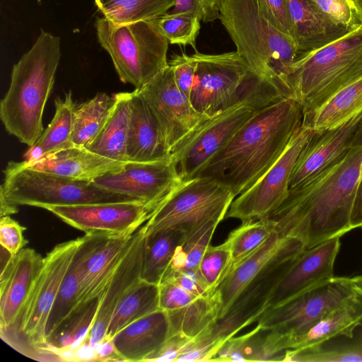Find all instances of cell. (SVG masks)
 <instances>
[{
  "mask_svg": "<svg viewBox=\"0 0 362 362\" xmlns=\"http://www.w3.org/2000/svg\"><path fill=\"white\" fill-rule=\"evenodd\" d=\"M362 177V146L337 161L288 197L269 216L281 238L299 240L305 249L352 230L351 214Z\"/></svg>",
  "mask_w": 362,
  "mask_h": 362,
  "instance_id": "6da1fadb",
  "label": "cell"
},
{
  "mask_svg": "<svg viewBox=\"0 0 362 362\" xmlns=\"http://www.w3.org/2000/svg\"><path fill=\"white\" fill-rule=\"evenodd\" d=\"M303 119L302 107L292 98L256 110L196 177L214 179L236 197L279 159Z\"/></svg>",
  "mask_w": 362,
  "mask_h": 362,
  "instance_id": "7a4b0ae2",
  "label": "cell"
},
{
  "mask_svg": "<svg viewBox=\"0 0 362 362\" xmlns=\"http://www.w3.org/2000/svg\"><path fill=\"white\" fill-rule=\"evenodd\" d=\"M61 55L60 38L42 29L33 47L13 66L0 103V118L6 130L28 146L43 132V112Z\"/></svg>",
  "mask_w": 362,
  "mask_h": 362,
  "instance_id": "3957f363",
  "label": "cell"
},
{
  "mask_svg": "<svg viewBox=\"0 0 362 362\" xmlns=\"http://www.w3.org/2000/svg\"><path fill=\"white\" fill-rule=\"evenodd\" d=\"M219 20L249 68L290 98L284 78L298 57L297 47L269 21L258 0H222Z\"/></svg>",
  "mask_w": 362,
  "mask_h": 362,
  "instance_id": "277c9868",
  "label": "cell"
},
{
  "mask_svg": "<svg viewBox=\"0 0 362 362\" xmlns=\"http://www.w3.org/2000/svg\"><path fill=\"white\" fill-rule=\"evenodd\" d=\"M192 55L196 70L189 100L201 114L211 117L241 105L257 110L288 98L255 74L237 51Z\"/></svg>",
  "mask_w": 362,
  "mask_h": 362,
  "instance_id": "5b68a950",
  "label": "cell"
},
{
  "mask_svg": "<svg viewBox=\"0 0 362 362\" xmlns=\"http://www.w3.org/2000/svg\"><path fill=\"white\" fill-rule=\"evenodd\" d=\"M362 76V24L318 49L299 56L284 84L303 117L341 88Z\"/></svg>",
  "mask_w": 362,
  "mask_h": 362,
  "instance_id": "8992f818",
  "label": "cell"
},
{
  "mask_svg": "<svg viewBox=\"0 0 362 362\" xmlns=\"http://www.w3.org/2000/svg\"><path fill=\"white\" fill-rule=\"evenodd\" d=\"M83 237L54 246L43 259L27 299L13 325L0 332L1 338L27 357L59 361L49 349L46 326L57 293Z\"/></svg>",
  "mask_w": 362,
  "mask_h": 362,
  "instance_id": "52a82bcc",
  "label": "cell"
},
{
  "mask_svg": "<svg viewBox=\"0 0 362 362\" xmlns=\"http://www.w3.org/2000/svg\"><path fill=\"white\" fill-rule=\"evenodd\" d=\"M0 187V216L18 211V206H49L138 200L80 180L35 170L23 161H10ZM140 201V200H139Z\"/></svg>",
  "mask_w": 362,
  "mask_h": 362,
  "instance_id": "ba28073f",
  "label": "cell"
},
{
  "mask_svg": "<svg viewBox=\"0 0 362 362\" xmlns=\"http://www.w3.org/2000/svg\"><path fill=\"white\" fill-rule=\"evenodd\" d=\"M94 26L122 83L140 89L168 66L169 42L150 21L118 25L103 17Z\"/></svg>",
  "mask_w": 362,
  "mask_h": 362,
  "instance_id": "9c48e42d",
  "label": "cell"
},
{
  "mask_svg": "<svg viewBox=\"0 0 362 362\" xmlns=\"http://www.w3.org/2000/svg\"><path fill=\"white\" fill-rule=\"evenodd\" d=\"M305 249L299 240L284 238L280 249L269 264L238 295L223 317L193 339V346L212 358L226 340L257 322L267 308L275 286Z\"/></svg>",
  "mask_w": 362,
  "mask_h": 362,
  "instance_id": "30bf717a",
  "label": "cell"
},
{
  "mask_svg": "<svg viewBox=\"0 0 362 362\" xmlns=\"http://www.w3.org/2000/svg\"><path fill=\"white\" fill-rule=\"evenodd\" d=\"M235 197L229 187L211 177H197L182 182L144 223L146 235L170 228L186 231L214 218L225 219Z\"/></svg>",
  "mask_w": 362,
  "mask_h": 362,
  "instance_id": "8fae6325",
  "label": "cell"
},
{
  "mask_svg": "<svg viewBox=\"0 0 362 362\" xmlns=\"http://www.w3.org/2000/svg\"><path fill=\"white\" fill-rule=\"evenodd\" d=\"M356 293L351 278L334 276L279 305L267 308L257 322L283 341L304 333Z\"/></svg>",
  "mask_w": 362,
  "mask_h": 362,
  "instance_id": "7c38bea8",
  "label": "cell"
},
{
  "mask_svg": "<svg viewBox=\"0 0 362 362\" xmlns=\"http://www.w3.org/2000/svg\"><path fill=\"white\" fill-rule=\"evenodd\" d=\"M316 132L302 124L273 165L252 187L235 197L225 218H236L242 223L268 218L288 197L297 159Z\"/></svg>",
  "mask_w": 362,
  "mask_h": 362,
  "instance_id": "4fadbf2b",
  "label": "cell"
},
{
  "mask_svg": "<svg viewBox=\"0 0 362 362\" xmlns=\"http://www.w3.org/2000/svg\"><path fill=\"white\" fill-rule=\"evenodd\" d=\"M256 110L248 105H237L198 125L171 153L181 182L195 178Z\"/></svg>",
  "mask_w": 362,
  "mask_h": 362,
  "instance_id": "5bb4252c",
  "label": "cell"
},
{
  "mask_svg": "<svg viewBox=\"0 0 362 362\" xmlns=\"http://www.w3.org/2000/svg\"><path fill=\"white\" fill-rule=\"evenodd\" d=\"M85 234L122 235L134 233L156 208L139 200L54 206L46 209Z\"/></svg>",
  "mask_w": 362,
  "mask_h": 362,
  "instance_id": "9a60e30c",
  "label": "cell"
},
{
  "mask_svg": "<svg viewBox=\"0 0 362 362\" xmlns=\"http://www.w3.org/2000/svg\"><path fill=\"white\" fill-rule=\"evenodd\" d=\"M136 90L155 115L171 153L198 125L210 117L197 111L179 90L169 65Z\"/></svg>",
  "mask_w": 362,
  "mask_h": 362,
  "instance_id": "2e32d148",
  "label": "cell"
},
{
  "mask_svg": "<svg viewBox=\"0 0 362 362\" xmlns=\"http://www.w3.org/2000/svg\"><path fill=\"white\" fill-rule=\"evenodd\" d=\"M100 187L156 207L182 183L171 158L151 162L127 161L122 170L93 180Z\"/></svg>",
  "mask_w": 362,
  "mask_h": 362,
  "instance_id": "e0dca14e",
  "label": "cell"
},
{
  "mask_svg": "<svg viewBox=\"0 0 362 362\" xmlns=\"http://www.w3.org/2000/svg\"><path fill=\"white\" fill-rule=\"evenodd\" d=\"M144 225L135 231L128 251L103 294L93 325L77 351L75 361H94V347L103 340L117 305L141 279L146 240Z\"/></svg>",
  "mask_w": 362,
  "mask_h": 362,
  "instance_id": "ac0fdd59",
  "label": "cell"
},
{
  "mask_svg": "<svg viewBox=\"0 0 362 362\" xmlns=\"http://www.w3.org/2000/svg\"><path fill=\"white\" fill-rule=\"evenodd\" d=\"M339 239L337 236L302 251L275 286L267 308L279 305L333 278Z\"/></svg>",
  "mask_w": 362,
  "mask_h": 362,
  "instance_id": "d6986e66",
  "label": "cell"
},
{
  "mask_svg": "<svg viewBox=\"0 0 362 362\" xmlns=\"http://www.w3.org/2000/svg\"><path fill=\"white\" fill-rule=\"evenodd\" d=\"M361 122L362 111L339 126L317 131L297 159L289 190L300 187L346 154L352 148L355 133Z\"/></svg>",
  "mask_w": 362,
  "mask_h": 362,
  "instance_id": "ffe728a7",
  "label": "cell"
},
{
  "mask_svg": "<svg viewBox=\"0 0 362 362\" xmlns=\"http://www.w3.org/2000/svg\"><path fill=\"white\" fill-rule=\"evenodd\" d=\"M134 233L122 235L86 234L88 245L81 271L82 298L78 309L95 298H101L128 251Z\"/></svg>",
  "mask_w": 362,
  "mask_h": 362,
  "instance_id": "44dd1931",
  "label": "cell"
},
{
  "mask_svg": "<svg viewBox=\"0 0 362 362\" xmlns=\"http://www.w3.org/2000/svg\"><path fill=\"white\" fill-rule=\"evenodd\" d=\"M39 253L23 248L13 255L0 275V332L16 321L43 264Z\"/></svg>",
  "mask_w": 362,
  "mask_h": 362,
  "instance_id": "7402d4cb",
  "label": "cell"
},
{
  "mask_svg": "<svg viewBox=\"0 0 362 362\" xmlns=\"http://www.w3.org/2000/svg\"><path fill=\"white\" fill-rule=\"evenodd\" d=\"M171 158L159 123L136 89L131 92L127 160L151 162Z\"/></svg>",
  "mask_w": 362,
  "mask_h": 362,
  "instance_id": "603a6c76",
  "label": "cell"
},
{
  "mask_svg": "<svg viewBox=\"0 0 362 362\" xmlns=\"http://www.w3.org/2000/svg\"><path fill=\"white\" fill-rule=\"evenodd\" d=\"M125 163L107 158L86 147L76 145L49 153L32 163L25 162L35 170L90 181L122 170Z\"/></svg>",
  "mask_w": 362,
  "mask_h": 362,
  "instance_id": "cb8c5ba5",
  "label": "cell"
},
{
  "mask_svg": "<svg viewBox=\"0 0 362 362\" xmlns=\"http://www.w3.org/2000/svg\"><path fill=\"white\" fill-rule=\"evenodd\" d=\"M362 322V295L356 292L335 307L304 333L281 341L284 351L320 346L337 337L353 338Z\"/></svg>",
  "mask_w": 362,
  "mask_h": 362,
  "instance_id": "d4e9b609",
  "label": "cell"
},
{
  "mask_svg": "<svg viewBox=\"0 0 362 362\" xmlns=\"http://www.w3.org/2000/svg\"><path fill=\"white\" fill-rule=\"evenodd\" d=\"M170 334L168 314L158 309L126 326L112 340L124 361H145Z\"/></svg>",
  "mask_w": 362,
  "mask_h": 362,
  "instance_id": "484cf974",
  "label": "cell"
},
{
  "mask_svg": "<svg viewBox=\"0 0 362 362\" xmlns=\"http://www.w3.org/2000/svg\"><path fill=\"white\" fill-rule=\"evenodd\" d=\"M286 1L291 23V37L296 45L298 57L323 47L354 29L329 22L309 0Z\"/></svg>",
  "mask_w": 362,
  "mask_h": 362,
  "instance_id": "4316f807",
  "label": "cell"
},
{
  "mask_svg": "<svg viewBox=\"0 0 362 362\" xmlns=\"http://www.w3.org/2000/svg\"><path fill=\"white\" fill-rule=\"evenodd\" d=\"M284 241L274 230L267 240L241 262L219 284L214 291L221 303L218 319L223 317L243 289L269 264Z\"/></svg>",
  "mask_w": 362,
  "mask_h": 362,
  "instance_id": "83f0119b",
  "label": "cell"
},
{
  "mask_svg": "<svg viewBox=\"0 0 362 362\" xmlns=\"http://www.w3.org/2000/svg\"><path fill=\"white\" fill-rule=\"evenodd\" d=\"M114 94L115 103L109 118L98 136L86 148L102 156L125 163L127 161L131 92Z\"/></svg>",
  "mask_w": 362,
  "mask_h": 362,
  "instance_id": "f1b7e54d",
  "label": "cell"
},
{
  "mask_svg": "<svg viewBox=\"0 0 362 362\" xmlns=\"http://www.w3.org/2000/svg\"><path fill=\"white\" fill-rule=\"evenodd\" d=\"M362 111V76L339 89L322 105L304 116L302 124L316 131L330 129Z\"/></svg>",
  "mask_w": 362,
  "mask_h": 362,
  "instance_id": "f546056e",
  "label": "cell"
},
{
  "mask_svg": "<svg viewBox=\"0 0 362 362\" xmlns=\"http://www.w3.org/2000/svg\"><path fill=\"white\" fill-rule=\"evenodd\" d=\"M75 104L71 91L54 100L52 119L38 139L24 153V161L32 163L44 156L74 145L72 143L73 115Z\"/></svg>",
  "mask_w": 362,
  "mask_h": 362,
  "instance_id": "4dcf8cb0",
  "label": "cell"
},
{
  "mask_svg": "<svg viewBox=\"0 0 362 362\" xmlns=\"http://www.w3.org/2000/svg\"><path fill=\"white\" fill-rule=\"evenodd\" d=\"M85 234L57 293L46 326L47 339L79 308L82 298L81 271L88 250Z\"/></svg>",
  "mask_w": 362,
  "mask_h": 362,
  "instance_id": "1f68e13d",
  "label": "cell"
},
{
  "mask_svg": "<svg viewBox=\"0 0 362 362\" xmlns=\"http://www.w3.org/2000/svg\"><path fill=\"white\" fill-rule=\"evenodd\" d=\"M99 305L100 298L87 303L47 339L49 349L59 361H74L77 351L93 325Z\"/></svg>",
  "mask_w": 362,
  "mask_h": 362,
  "instance_id": "d6a6232c",
  "label": "cell"
},
{
  "mask_svg": "<svg viewBox=\"0 0 362 362\" xmlns=\"http://www.w3.org/2000/svg\"><path fill=\"white\" fill-rule=\"evenodd\" d=\"M158 309V285L141 279L117 305L103 340H112L124 327Z\"/></svg>",
  "mask_w": 362,
  "mask_h": 362,
  "instance_id": "836d02e7",
  "label": "cell"
},
{
  "mask_svg": "<svg viewBox=\"0 0 362 362\" xmlns=\"http://www.w3.org/2000/svg\"><path fill=\"white\" fill-rule=\"evenodd\" d=\"M185 230L178 228L159 230L146 235L141 279L159 285L165 276Z\"/></svg>",
  "mask_w": 362,
  "mask_h": 362,
  "instance_id": "e575fe53",
  "label": "cell"
},
{
  "mask_svg": "<svg viewBox=\"0 0 362 362\" xmlns=\"http://www.w3.org/2000/svg\"><path fill=\"white\" fill-rule=\"evenodd\" d=\"M221 303L218 293L198 297L187 306L167 313L170 334L194 339L209 329L219 317Z\"/></svg>",
  "mask_w": 362,
  "mask_h": 362,
  "instance_id": "d590c367",
  "label": "cell"
},
{
  "mask_svg": "<svg viewBox=\"0 0 362 362\" xmlns=\"http://www.w3.org/2000/svg\"><path fill=\"white\" fill-rule=\"evenodd\" d=\"M115 103V94L99 93L91 99L75 105L73 115L72 143L88 146L101 131Z\"/></svg>",
  "mask_w": 362,
  "mask_h": 362,
  "instance_id": "8d00e7d4",
  "label": "cell"
},
{
  "mask_svg": "<svg viewBox=\"0 0 362 362\" xmlns=\"http://www.w3.org/2000/svg\"><path fill=\"white\" fill-rule=\"evenodd\" d=\"M175 4V0H95L104 18L118 25L156 18L168 13Z\"/></svg>",
  "mask_w": 362,
  "mask_h": 362,
  "instance_id": "74e56055",
  "label": "cell"
},
{
  "mask_svg": "<svg viewBox=\"0 0 362 362\" xmlns=\"http://www.w3.org/2000/svg\"><path fill=\"white\" fill-rule=\"evenodd\" d=\"M223 219L221 217L214 218L185 231L184 238L175 252L165 276L178 272L197 270L216 228Z\"/></svg>",
  "mask_w": 362,
  "mask_h": 362,
  "instance_id": "f35d334b",
  "label": "cell"
},
{
  "mask_svg": "<svg viewBox=\"0 0 362 362\" xmlns=\"http://www.w3.org/2000/svg\"><path fill=\"white\" fill-rule=\"evenodd\" d=\"M274 230L273 221L266 218L242 223L241 226L231 231L224 242L229 248L231 255L228 274L255 252Z\"/></svg>",
  "mask_w": 362,
  "mask_h": 362,
  "instance_id": "ab89813d",
  "label": "cell"
},
{
  "mask_svg": "<svg viewBox=\"0 0 362 362\" xmlns=\"http://www.w3.org/2000/svg\"><path fill=\"white\" fill-rule=\"evenodd\" d=\"M258 325L247 334L230 337L218 349L213 361H264V341L267 334Z\"/></svg>",
  "mask_w": 362,
  "mask_h": 362,
  "instance_id": "60d3db41",
  "label": "cell"
},
{
  "mask_svg": "<svg viewBox=\"0 0 362 362\" xmlns=\"http://www.w3.org/2000/svg\"><path fill=\"white\" fill-rule=\"evenodd\" d=\"M149 21L169 43L190 45L197 51L196 40L201 28V20L195 14L167 13Z\"/></svg>",
  "mask_w": 362,
  "mask_h": 362,
  "instance_id": "b9f144b4",
  "label": "cell"
},
{
  "mask_svg": "<svg viewBox=\"0 0 362 362\" xmlns=\"http://www.w3.org/2000/svg\"><path fill=\"white\" fill-rule=\"evenodd\" d=\"M282 361L362 362V339L335 346L322 344L303 350H286Z\"/></svg>",
  "mask_w": 362,
  "mask_h": 362,
  "instance_id": "7bdbcfd3",
  "label": "cell"
},
{
  "mask_svg": "<svg viewBox=\"0 0 362 362\" xmlns=\"http://www.w3.org/2000/svg\"><path fill=\"white\" fill-rule=\"evenodd\" d=\"M231 262L230 252L225 243L209 245L197 268L202 281L211 293L227 276Z\"/></svg>",
  "mask_w": 362,
  "mask_h": 362,
  "instance_id": "ee69618b",
  "label": "cell"
},
{
  "mask_svg": "<svg viewBox=\"0 0 362 362\" xmlns=\"http://www.w3.org/2000/svg\"><path fill=\"white\" fill-rule=\"evenodd\" d=\"M333 24L353 29L361 25L352 0H309Z\"/></svg>",
  "mask_w": 362,
  "mask_h": 362,
  "instance_id": "f6af8a7d",
  "label": "cell"
},
{
  "mask_svg": "<svg viewBox=\"0 0 362 362\" xmlns=\"http://www.w3.org/2000/svg\"><path fill=\"white\" fill-rule=\"evenodd\" d=\"M197 298L171 278L164 279L158 285L159 309L166 313L182 308Z\"/></svg>",
  "mask_w": 362,
  "mask_h": 362,
  "instance_id": "bcb514c9",
  "label": "cell"
},
{
  "mask_svg": "<svg viewBox=\"0 0 362 362\" xmlns=\"http://www.w3.org/2000/svg\"><path fill=\"white\" fill-rule=\"evenodd\" d=\"M168 65L172 70L176 86L189 99L196 70V61L194 57L185 54H173L168 61Z\"/></svg>",
  "mask_w": 362,
  "mask_h": 362,
  "instance_id": "7dc6e473",
  "label": "cell"
},
{
  "mask_svg": "<svg viewBox=\"0 0 362 362\" xmlns=\"http://www.w3.org/2000/svg\"><path fill=\"white\" fill-rule=\"evenodd\" d=\"M176 4L170 13L190 12L204 23L219 19L222 0H175Z\"/></svg>",
  "mask_w": 362,
  "mask_h": 362,
  "instance_id": "c3c4849f",
  "label": "cell"
},
{
  "mask_svg": "<svg viewBox=\"0 0 362 362\" xmlns=\"http://www.w3.org/2000/svg\"><path fill=\"white\" fill-rule=\"evenodd\" d=\"M26 228L21 226L10 216L0 218V244L12 255H15L23 249L28 240L23 236Z\"/></svg>",
  "mask_w": 362,
  "mask_h": 362,
  "instance_id": "681fc988",
  "label": "cell"
},
{
  "mask_svg": "<svg viewBox=\"0 0 362 362\" xmlns=\"http://www.w3.org/2000/svg\"><path fill=\"white\" fill-rule=\"evenodd\" d=\"M269 21L279 30L291 37V23L286 0H258Z\"/></svg>",
  "mask_w": 362,
  "mask_h": 362,
  "instance_id": "f907efd6",
  "label": "cell"
},
{
  "mask_svg": "<svg viewBox=\"0 0 362 362\" xmlns=\"http://www.w3.org/2000/svg\"><path fill=\"white\" fill-rule=\"evenodd\" d=\"M191 340L179 334H170L145 361H177Z\"/></svg>",
  "mask_w": 362,
  "mask_h": 362,
  "instance_id": "816d5d0a",
  "label": "cell"
},
{
  "mask_svg": "<svg viewBox=\"0 0 362 362\" xmlns=\"http://www.w3.org/2000/svg\"><path fill=\"white\" fill-rule=\"evenodd\" d=\"M165 278H171L182 288L197 297L210 293L199 276L197 270L175 272L165 276L164 279Z\"/></svg>",
  "mask_w": 362,
  "mask_h": 362,
  "instance_id": "f5cc1de1",
  "label": "cell"
},
{
  "mask_svg": "<svg viewBox=\"0 0 362 362\" xmlns=\"http://www.w3.org/2000/svg\"><path fill=\"white\" fill-rule=\"evenodd\" d=\"M94 361H124L118 354L112 340H103L94 347Z\"/></svg>",
  "mask_w": 362,
  "mask_h": 362,
  "instance_id": "db71d44e",
  "label": "cell"
},
{
  "mask_svg": "<svg viewBox=\"0 0 362 362\" xmlns=\"http://www.w3.org/2000/svg\"><path fill=\"white\" fill-rule=\"evenodd\" d=\"M350 224L351 229L362 227V177L356 187Z\"/></svg>",
  "mask_w": 362,
  "mask_h": 362,
  "instance_id": "11a10c76",
  "label": "cell"
},
{
  "mask_svg": "<svg viewBox=\"0 0 362 362\" xmlns=\"http://www.w3.org/2000/svg\"><path fill=\"white\" fill-rule=\"evenodd\" d=\"M359 146H362V122L357 129L352 141V147Z\"/></svg>",
  "mask_w": 362,
  "mask_h": 362,
  "instance_id": "9f6ffc18",
  "label": "cell"
},
{
  "mask_svg": "<svg viewBox=\"0 0 362 362\" xmlns=\"http://www.w3.org/2000/svg\"><path fill=\"white\" fill-rule=\"evenodd\" d=\"M351 281L355 291L362 295V276L351 278Z\"/></svg>",
  "mask_w": 362,
  "mask_h": 362,
  "instance_id": "6f0895ef",
  "label": "cell"
},
{
  "mask_svg": "<svg viewBox=\"0 0 362 362\" xmlns=\"http://www.w3.org/2000/svg\"><path fill=\"white\" fill-rule=\"evenodd\" d=\"M356 14L360 23L362 24V0H352Z\"/></svg>",
  "mask_w": 362,
  "mask_h": 362,
  "instance_id": "680465c9",
  "label": "cell"
}]
</instances>
